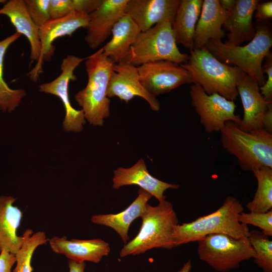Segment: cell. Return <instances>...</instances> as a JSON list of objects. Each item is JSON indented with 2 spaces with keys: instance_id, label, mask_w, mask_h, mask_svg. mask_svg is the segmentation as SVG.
<instances>
[{
  "instance_id": "1",
  "label": "cell",
  "mask_w": 272,
  "mask_h": 272,
  "mask_svg": "<svg viewBox=\"0 0 272 272\" xmlns=\"http://www.w3.org/2000/svg\"><path fill=\"white\" fill-rule=\"evenodd\" d=\"M181 65L189 73L191 83L207 94L217 93L234 101L237 99V83L245 74L220 61L206 46L190 50L187 61Z\"/></svg>"
},
{
  "instance_id": "2",
  "label": "cell",
  "mask_w": 272,
  "mask_h": 272,
  "mask_svg": "<svg viewBox=\"0 0 272 272\" xmlns=\"http://www.w3.org/2000/svg\"><path fill=\"white\" fill-rule=\"evenodd\" d=\"M243 211V206L237 198L228 196L215 212L175 226L173 231L175 246L197 242L214 234H226L236 239L248 237L250 230L248 226L238 220L239 214Z\"/></svg>"
},
{
  "instance_id": "3",
  "label": "cell",
  "mask_w": 272,
  "mask_h": 272,
  "mask_svg": "<svg viewBox=\"0 0 272 272\" xmlns=\"http://www.w3.org/2000/svg\"><path fill=\"white\" fill-rule=\"evenodd\" d=\"M141 218L139 232L121 249V257L142 254L155 248L171 249L175 247L173 231L178 220L171 202L165 200L156 206L147 203Z\"/></svg>"
},
{
  "instance_id": "4",
  "label": "cell",
  "mask_w": 272,
  "mask_h": 272,
  "mask_svg": "<svg viewBox=\"0 0 272 272\" xmlns=\"http://www.w3.org/2000/svg\"><path fill=\"white\" fill-rule=\"evenodd\" d=\"M85 60L87 84L76 94L75 99L85 119L92 125L101 126L110 114L107 89L114 63L104 54L102 47Z\"/></svg>"
},
{
  "instance_id": "5",
  "label": "cell",
  "mask_w": 272,
  "mask_h": 272,
  "mask_svg": "<svg viewBox=\"0 0 272 272\" xmlns=\"http://www.w3.org/2000/svg\"><path fill=\"white\" fill-rule=\"evenodd\" d=\"M255 28L254 37L244 46L210 40L206 46L220 61L238 67L261 87L265 82L262 63L270 52L272 35L270 27L265 23H260Z\"/></svg>"
},
{
  "instance_id": "6",
  "label": "cell",
  "mask_w": 272,
  "mask_h": 272,
  "mask_svg": "<svg viewBox=\"0 0 272 272\" xmlns=\"http://www.w3.org/2000/svg\"><path fill=\"white\" fill-rule=\"evenodd\" d=\"M223 148L234 156L240 168L253 172L263 167L272 168V134L263 129L242 130L228 121L220 131Z\"/></svg>"
},
{
  "instance_id": "7",
  "label": "cell",
  "mask_w": 272,
  "mask_h": 272,
  "mask_svg": "<svg viewBox=\"0 0 272 272\" xmlns=\"http://www.w3.org/2000/svg\"><path fill=\"white\" fill-rule=\"evenodd\" d=\"M188 56L179 50L172 23L165 21L141 32L121 61L137 67L159 60L170 61L181 65L187 61Z\"/></svg>"
},
{
  "instance_id": "8",
  "label": "cell",
  "mask_w": 272,
  "mask_h": 272,
  "mask_svg": "<svg viewBox=\"0 0 272 272\" xmlns=\"http://www.w3.org/2000/svg\"><path fill=\"white\" fill-rule=\"evenodd\" d=\"M197 242L199 258L218 272L237 268L242 262L255 256L248 237L236 239L226 234H214Z\"/></svg>"
},
{
  "instance_id": "9",
  "label": "cell",
  "mask_w": 272,
  "mask_h": 272,
  "mask_svg": "<svg viewBox=\"0 0 272 272\" xmlns=\"http://www.w3.org/2000/svg\"><path fill=\"white\" fill-rule=\"evenodd\" d=\"M191 102L200 118V123L208 133L220 131L228 121L238 124L241 120L235 114L236 106L234 101L214 93L207 94L197 85L190 88Z\"/></svg>"
},
{
  "instance_id": "10",
  "label": "cell",
  "mask_w": 272,
  "mask_h": 272,
  "mask_svg": "<svg viewBox=\"0 0 272 272\" xmlns=\"http://www.w3.org/2000/svg\"><path fill=\"white\" fill-rule=\"evenodd\" d=\"M85 59L71 54L67 55L60 64L61 72L59 76L50 82L39 86L40 92L55 95L61 100L65 113L62 128L67 132H80L86 123L82 110H77L72 106L68 90L70 81L77 79L74 74L75 69Z\"/></svg>"
},
{
  "instance_id": "11",
  "label": "cell",
  "mask_w": 272,
  "mask_h": 272,
  "mask_svg": "<svg viewBox=\"0 0 272 272\" xmlns=\"http://www.w3.org/2000/svg\"><path fill=\"white\" fill-rule=\"evenodd\" d=\"M137 68L142 85L155 97L182 85L192 83L188 72L181 65L172 61H155Z\"/></svg>"
},
{
  "instance_id": "12",
  "label": "cell",
  "mask_w": 272,
  "mask_h": 272,
  "mask_svg": "<svg viewBox=\"0 0 272 272\" xmlns=\"http://www.w3.org/2000/svg\"><path fill=\"white\" fill-rule=\"evenodd\" d=\"M89 15L83 12H73L61 18L51 19L39 28V36L41 45V53L35 66L29 73L30 78L33 81L38 80L42 72L43 60H50L55 51L53 41L59 37L71 36L78 29L86 28Z\"/></svg>"
},
{
  "instance_id": "13",
  "label": "cell",
  "mask_w": 272,
  "mask_h": 272,
  "mask_svg": "<svg viewBox=\"0 0 272 272\" xmlns=\"http://www.w3.org/2000/svg\"><path fill=\"white\" fill-rule=\"evenodd\" d=\"M107 96L117 97L127 103L135 96L145 99L151 109L158 111L160 103L156 97L142 85L137 66L123 61L114 63L107 89Z\"/></svg>"
},
{
  "instance_id": "14",
  "label": "cell",
  "mask_w": 272,
  "mask_h": 272,
  "mask_svg": "<svg viewBox=\"0 0 272 272\" xmlns=\"http://www.w3.org/2000/svg\"><path fill=\"white\" fill-rule=\"evenodd\" d=\"M128 0H102L90 14L85 40L89 47H100L111 34L117 22L125 14Z\"/></svg>"
},
{
  "instance_id": "15",
  "label": "cell",
  "mask_w": 272,
  "mask_h": 272,
  "mask_svg": "<svg viewBox=\"0 0 272 272\" xmlns=\"http://www.w3.org/2000/svg\"><path fill=\"white\" fill-rule=\"evenodd\" d=\"M180 0H128L125 12L141 32L165 21L172 24Z\"/></svg>"
},
{
  "instance_id": "16",
  "label": "cell",
  "mask_w": 272,
  "mask_h": 272,
  "mask_svg": "<svg viewBox=\"0 0 272 272\" xmlns=\"http://www.w3.org/2000/svg\"><path fill=\"white\" fill-rule=\"evenodd\" d=\"M258 84L245 74L237 85L238 95L243 108V117L238 124L242 130L249 131L262 128V119L269 105L260 93Z\"/></svg>"
},
{
  "instance_id": "17",
  "label": "cell",
  "mask_w": 272,
  "mask_h": 272,
  "mask_svg": "<svg viewBox=\"0 0 272 272\" xmlns=\"http://www.w3.org/2000/svg\"><path fill=\"white\" fill-rule=\"evenodd\" d=\"M112 181V187L116 189L125 185H138L156 197L159 202L166 200L165 191L179 187L178 184L163 181L151 175L143 159L129 168H117L114 171Z\"/></svg>"
},
{
  "instance_id": "18",
  "label": "cell",
  "mask_w": 272,
  "mask_h": 272,
  "mask_svg": "<svg viewBox=\"0 0 272 272\" xmlns=\"http://www.w3.org/2000/svg\"><path fill=\"white\" fill-rule=\"evenodd\" d=\"M49 242L54 252L63 254L70 260L78 262H99L110 251L109 243L99 238L69 240L64 237L54 236Z\"/></svg>"
},
{
  "instance_id": "19",
  "label": "cell",
  "mask_w": 272,
  "mask_h": 272,
  "mask_svg": "<svg viewBox=\"0 0 272 272\" xmlns=\"http://www.w3.org/2000/svg\"><path fill=\"white\" fill-rule=\"evenodd\" d=\"M228 14L221 6L219 0H203L193 37L194 48L206 46L210 40L222 41L225 36L222 27Z\"/></svg>"
},
{
  "instance_id": "20",
  "label": "cell",
  "mask_w": 272,
  "mask_h": 272,
  "mask_svg": "<svg viewBox=\"0 0 272 272\" xmlns=\"http://www.w3.org/2000/svg\"><path fill=\"white\" fill-rule=\"evenodd\" d=\"M258 0H237L234 9L229 12L223 27L227 31L228 45L239 46L251 40L256 30L252 18Z\"/></svg>"
},
{
  "instance_id": "21",
  "label": "cell",
  "mask_w": 272,
  "mask_h": 272,
  "mask_svg": "<svg viewBox=\"0 0 272 272\" xmlns=\"http://www.w3.org/2000/svg\"><path fill=\"white\" fill-rule=\"evenodd\" d=\"M138 196L124 211L117 214L93 215L91 221L95 224L109 227L113 229L125 244L129 237L128 230L131 224L144 212L146 205L152 195L145 190L139 188Z\"/></svg>"
},
{
  "instance_id": "22",
  "label": "cell",
  "mask_w": 272,
  "mask_h": 272,
  "mask_svg": "<svg viewBox=\"0 0 272 272\" xmlns=\"http://www.w3.org/2000/svg\"><path fill=\"white\" fill-rule=\"evenodd\" d=\"M15 200L13 196H0V251L5 250L14 254L18 252L24 241L23 236L17 233L23 212L13 205Z\"/></svg>"
},
{
  "instance_id": "23",
  "label": "cell",
  "mask_w": 272,
  "mask_h": 272,
  "mask_svg": "<svg viewBox=\"0 0 272 272\" xmlns=\"http://www.w3.org/2000/svg\"><path fill=\"white\" fill-rule=\"evenodd\" d=\"M0 15L7 16L17 32L24 35L30 45V59L38 61L41 53L39 29L32 20L24 0L7 1L0 9Z\"/></svg>"
},
{
  "instance_id": "24",
  "label": "cell",
  "mask_w": 272,
  "mask_h": 272,
  "mask_svg": "<svg viewBox=\"0 0 272 272\" xmlns=\"http://www.w3.org/2000/svg\"><path fill=\"white\" fill-rule=\"evenodd\" d=\"M141 32L136 23L125 13L114 25L111 39L102 47L104 54L114 63L121 61Z\"/></svg>"
},
{
  "instance_id": "25",
  "label": "cell",
  "mask_w": 272,
  "mask_h": 272,
  "mask_svg": "<svg viewBox=\"0 0 272 272\" xmlns=\"http://www.w3.org/2000/svg\"><path fill=\"white\" fill-rule=\"evenodd\" d=\"M203 0H180L172 24L177 44L192 50Z\"/></svg>"
},
{
  "instance_id": "26",
  "label": "cell",
  "mask_w": 272,
  "mask_h": 272,
  "mask_svg": "<svg viewBox=\"0 0 272 272\" xmlns=\"http://www.w3.org/2000/svg\"><path fill=\"white\" fill-rule=\"evenodd\" d=\"M21 34L15 32L0 41V109L11 112L19 106L26 92L23 89H13L5 81L3 77L4 59L7 49Z\"/></svg>"
},
{
  "instance_id": "27",
  "label": "cell",
  "mask_w": 272,
  "mask_h": 272,
  "mask_svg": "<svg viewBox=\"0 0 272 272\" xmlns=\"http://www.w3.org/2000/svg\"><path fill=\"white\" fill-rule=\"evenodd\" d=\"M252 172L257 187L252 200L246 207L250 212H267L272 210V168L263 167Z\"/></svg>"
},
{
  "instance_id": "28",
  "label": "cell",
  "mask_w": 272,
  "mask_h": 272,
  "mask_svg": "<svg viewBox=\"0 0 272 272\" xmlns=\"http://www.w3.org/2000/svg\"><path fill=\"white\" fill-rule=\"evenodd\" d=\"M23 236L24 241L15 254L16 265L13 272H32L31 259L35 250L49 240L44 232L33 233L29 229L24 231Z\"/></svg>"
},
{
  "instance_id": "29",
  "label": "cell",
  "mask_w": 272,
  "mask_h": 272,
  "mask_svg": "<svg viewBox=\"0 0 272 272\" xmlns=\"http://www.w3.org/2000/svg\"><path fill=\"white\" fill-rule=\"evenodd\" d=\"M254 250V262L263 272H272V241L262 232L250 231L248 237Z\"/></svg>"
},
{
  "instance_id": "30",
  "label": "cell",
  "mask_w": 272,
  "mask_h": 272,
  "mask_svg": "<svg viewBox=\"0 0 272 272\" xmlns=\"http://www.w3.org/2000/svg\"><path fill=\"white\" fill-rule=\"evenodd\" d=\"M238 220L245 225L257 227L266 236H272V210L265 213L242 212L239 214Z\"/></svg>"
},
{
  "instance_id": "31",
  "label": "cell",
  "mask_w": 272,
  "mask_h": 272,
  "mask_svg": "<svg viewBox=\"0 0 272 272\" xmlns=\"http://www.w3.org/2000/svg\"><path fill=\"white\" fill-rule=\"evenodd\" d=\"M28 12L39 29L51 20L50 0H24Z\"/></svg>"
},
{
  "instance_id": "32",
  "label": "cell",
  "mask_w": 272,
  "mask_h": 272,
  "mask_svg": "<svg viewBox=\"0 0 272 272\" xmlns=\"http://www.w3.org/2000/svg\"><path fill=\"white\" fill-rule=\"evenodd\" d=\"M76 11L75 0H50L49 13L51 19L65 17Z\"/></svg>"
},
{
  "instance_id": "33",
  "label": "cell",
  "mask_w": 272,
  "mask_h": 272,
  "mask_svg": "<svg viewBox=\"0 0 272 272\" xmlns=\"http://www.w3.org/2000/svg\"><path fill=\"white\" fill-rule=\"evenodd\" d=\"M262 71L264 74H267V79L265 83L259 87V90L265 100L268 102H272V54L271 52L264 58Z\"/></svg>"
},
{
  "instance_id": "34",
  "label": "cell",
  "mask_w": 272,
  "mask_h": 272,
  "mask_svg": "<svg viewBox=\"0 0 272 272\" xmlns=\"http://www.w3.org/2000/svg\"><path fill=\"white\" fill-rule=\"evenodd\" d=\"M255 16L259 21H265L272 17V2L260 3L256 7Z\"/></svg>"
},
{
  "instance_id": "35",
  "label": "cell",
  "mask_w": 272,
  "mask_h": 272,
  "mask_svg": "<svg viewBox=\"0 0 272 272\" xmlns=\"http://www.w3.org/2000/svg\"><path fill=\"white\" fill-rule=\"evenodd\" d=\"M0 252V272H13L12 268L16 263L15 254L5 250Z\"/></svg>"
},
{
  "instance_id": "36",
  "label": "cell",
  "mask_w": 272,
  "mask_h": 272,
  "mask_svg": "<svg viewBox=\"0 0 272 272\" xmlns=\"http://www.w3.org/2000/svg\"><path fill=\"white\" fill-rule=\"evenodd\" d=\"M262 128L267 132L272 134V103H271L262 119Z\"/></svg>"
},
{
  "instance_id": "37",
  "label": "cell",
  "mask_w": 272,
  "mask_h": 272,
  "mask_svg": "<svg viewBox=\"0 0 272 272\" xmlns=\"http://www.w3.org/2000/svg\"><path fill=\"white\" fill-rule=\"evenodd\" d=\"M68 266L69 272H84L86 263L85 262H78L69 260Z\"/></svg>"
},
{
  "instance_id": "38",
  "label": "cell",
  "mask_w": 272,
  "mask_h": 272,
  "mask_svg": "<svg viewBox=\"0 0 272 272\" xmlns=\"http://www.w3.org/2000/svg\"><path fill=\"white\" fill-rule=\"evenodd\" d=\"M237 0H219L221 6L226 11L230 12L235 7Z\"/></svg>"
},
{
  "instance_id": "39",
  "label": "cell",
  "mask_w": 272,
  "mask_h": 272,
  "mask_svg": "<svg viewBox=\"0 0 272 272\" xmlns=\"http://www.w3.org/2000/svg\"><path fill=\"white\" fill-rule=\"evenodd\" d=\"M192 268L191 262L190 260L187 261L182 267L179 270L175 272H190Z\"/></svg>"
},
{
  "instance_id": "40",
  "label": "cell",
  "mask_w": 272,
  "mask_h": 272,
  "mask_svg": "<svg viewBox=\"0 0 272 272\" xmlns=\"http://www.w3.org/2000/svg\"><path fill=\"white\" fill-rule=\"evenodd\" d=\"M7 2V1H5V0H0V3H3V4H5L6 2Z\"/></svg>"
}]
</instances>
